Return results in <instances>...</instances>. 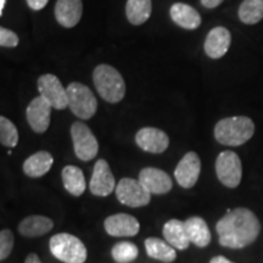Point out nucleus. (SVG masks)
<instances>
[{
    "label": "nucleus",
    "mask_w": 263,
    "mask_h": 263,
    "mask_svg": "<svg viewBox=\"0 0 263 263\" xmlns=\"http://www.w3.org/2000/svg\"><path fill=\"white\" fill-rule=\"evenodd\" d=\"M185 228L192 244L197 248H206L211 242V232H210L205 219L201 217H190L185 221Z\"/></svg>",
    "instance_id": "nucleus-22"
},
{
    "label": "nucleus",
    "mask_w": 263,
    "mask_h": 263,
    "mask_svg": "<svg viewBox=\"0 0 263 263\" xmlns=\"http://www.w3.org/2000/svg\"><path fill=\"white\" fill-rule=\"evenodd\" d=\"M5 2H6V0H0V16L3 15V11H4Z\"/></svg>",
    "instance_id": "nucleus-35"
},
{
    "label": "nucleus",
    "mask_w": 263,
    "mask_h": 263,
    "mask_svg": "<svg viewBox=\"0 0 263 263\" xmlns=\"http://www.w3.org/2000/svg\"><path fill=\"white\" fill-rule=\"evenodd\" d=\"M217 178L227 188L234 189L241 182V160L234 151H222L216 160Z\"/></svg>",
    "instance_id": "nucleus-6"
},
{
    "label": "nucleus",
    "mask_w": 263,
    "mask_h": 263,
    "mask_svg": "<svg viewBox=\"0 0 263 263\" xmlns=\"http://www.w3.org/2000/svg\"><path fill=\"white\" fill-rule=\"evenodd\" d=\"M163 238L176 250H186L190 245V239L185 228V222L179 219H170L164 223Z\"/></svg>",
    "instance_id": "nucleus-19"
},
{
    "label": "nucleus",
    "mask_w": 263,
    "mask_h": 263,
    "mask_svg": "<svg viewBox=\"0 0 263 263\" xmlns=\"http://www.w3.org/2000/svg\"><path fill=\"white\" fill-rule=\"evenodd\" d=\"M29 8L34 11H38V10L44 9V6L48 4L49 0H26Z\"/></svg>",
    "instance_id": "nucleus-31"
},
{
    "label": "nucleus",
    "mask_w": 263,
    "mask_h": 263,
    "mask_svg": "<svg viewBox=\"0 0 263 263\" xmlns=\"http://www.w3.org/2000/svg\"><path fill=\"white\" fill-rule=\"evenodd\" d=\"M255 133V123L246 116L227 117L215 127V138L227 146H240L251 139Z\"/></svg>",
    "instance_id": "nucleus-2"
},
{
    "label": "nucleus",
    "mask_w": 263,
    "mask_h": 263,
    "mask_svg": "<svg viewBox=\"0 0 263 263\" xmlns=\"http://www.w3.org/2000/svg\"><path fill=\"white\" fill-rule=\"evenodd\" d=\"M68 98V107L72 114L82 120H89L97 114L98 100L87 85L73 82L66 88Z\"/></svg>",
    "instance_id": "nucleus-5"
},
{
    "label": "nucleus",
    "mask_w": 263,
    "mask_h": 263,
    "mask_svg": "<svg viewBox=\"0 0 263 263\" xmlns=\"http://www.w3.org/2000/svg\"><path fill=\"white\" fill-rule=\"evenodd\" d=\"M18 35L5 27H0V47L15 48L18 45Z\"/></svg>",
    "instance_id": "nucleus-30"
},
{
    "label": "nucleus",
    "mask_w": 263,
    "mask_h": 263,
    "mask_svg": "<svg viewBox=\"0 0 263 263\" xmlns=\"http://www.w3.org/2000/svg\"><path fill=\"white\" fill-rule=\"evenodd\" d=\"M54 164V157L48 151H38L33 154L24 162L22 170L26 176L31 178H41L47 174Z\"/></svg>",
    "instance_id": "nucleus-21"
},
{
    "label": "nucleus",
    "mask_w": 263,
    "mask_h": 263,
    "mask_svg": "<svg viewBox=\"0 0 263 263\" xmlns=\"http://www.w3.org/2000/svg\"><path fill=\"white\" fill-rule=\"evenodd\" d=\"M224 0H201V4L207 9H215L219 6Z\"/></svg>",
    "instance_id": "nucleus-32"
},
{
    "label": "nucleus",
    "mask_w": 263,
    "mask_h": 263,
    "mask_svg": "<svg viewBox=\"0 0 263 263\" xmlns=\"http://www.w3.org/2000/svg\"><path fill=\"white\" fill-rule=\"evenodd\" d=\"M139 180L151 194L164 195L173 188L171 176L156 167H145L140 171Z\"/></svg>",
    "instance_id": "nucleus-15"
},
{
    "label": "nucleus",
    "mask_w": 263,
    "mask_h": 263,
    "mask_svg": "<svg viewBox=\"0 0 263 263\" xmlns=\"http://www.w3.org/2000/svg\"><path fill=\"white\" fill-rule=\"evenodd\" d=\"M38 90L55 110H65L68 107L67 90L57 76L43 74L38 78Z\"/></svg>",
    "instance_id": "nucleus-9"
},
{
    "label": "nucleus",
    "mask_w": 263,
    "mask_h": 263,
    "mask_svg": "<svg viewBox=\"0 0 263 263\" xmlns=\"http://www.w3.org/2000/svg\"><path fill=\"white\" fill-rule=\"evenodd\" d=\"M144 244H145L146 254L149 257L163 263H172L176 261V249L170 245L166 240L160 238H147Z\"/></svg>",
    "instance_id": "nucleus-24"
},
{
    "label": "nucleus",
    "mask_w": 263,
    "mask_h": 263,
    "mask_svg": "<svg viewBox=\"0 0 263 263\" xmlns=\"http://www.w3.org/2000/svg\"><path fill=\"white\" fill-rule=\"evenodd\" d=\"M210 263H235V262L230 261V259L224 257V256H215V257L211 258Z\"/></svg>",
    "instance_id": "nucleus-33"
},
{
    "label": "nucleus",
    "mask_w": 263,
    "mask_h": 263,
    "mask_svg": "<svg viewBox=\"0 0 263 263\" xmlns=\"http://www.w3.org/2000/svg\"><path fill=\"white\" fill-rule=\"evenodd\" d=\"M61 178L66 192L70 193L71 195L81 196L87 189L84 173L80 167L72 166V164L64 167L61 172Z\"/></svg>",
    "instance_id": "nucleus-23"
},
{
    "label": "nucleus",
    "mask_w": 263,
    "mask_h": 263,
    "mask_svg": "<svg viewBox=\"0 0 263 263\" xmlns=\"http://www.w3.org/2000/svg\"><path fill=\"white\" fill-rule=\"evenodd\" d=\"M201 173V160L194 151H189L182 157L174 170V178L184 189L195 185Z\"/></svg>",
    "instance_id": "nucleus-10"
},
{
    "label": "nucleus",
    "mask_w": 263,
    "mask_h": 263,
    "mask_svg": "<svg viewBox=\"0 0 263 263\" xmlns=\"http://www.w3.org/2000/svg\"><path fill=\"white\" fill-rule=\"evenodd\" d=\"M115 193L117 200L122 205L133 209L146 206L151 200V193L141 184L139 179L122 178L117 183Z\"/></svg>",
    "instance_id": "nucleus-8"
},
{
    "label": "nucleus",
    "mask_w": 263,
    "mask_h": 263,
    "mask_svg": "<svg viewBox=\"0 0 263 263\" xmlns=\"http://www.w3.org/2000/svg\"><path fill=\"white\" fill-rule=\"evenodd\" d=\"M116 180L107 161L99 159L94 164L93 173L89 182V190L95 196L106 197L116 189Z\"/></svg>",
    "instance_id": "nucleus-11"
},
{
    "label": "nucleus",
    "mask_w": 263,
    "mask_h": 263,
    "mask_svg": "<svg viewBox=\"0 0 263 263\" xmlns=\"http://www.w3.org/2000/svg\"><path fill=\"white\" fill-rule=\"evenodd\" d=\"M136 143L146 153L162 154L168 149L170 138L159 128L144 127L136 134Z\"/></svg>",
    "instance_id": "nucleus-13"
},
{
    "label": "nucleus",
    "mask_w": 263,
    "mask_h": 263,
    "mask_svg": "<svg viewBox=\"0 0 263 263\" xmlns=\"http://www.w3.org/2000/svg\"><path fill=\"white\" fill-rule=\"evenodd\" d=\"M52 106L43 97H37L29 103L26 110L27 122L35 133L42 134L48 130L51 120Z\"/></svg>",
    "instance_id": "nucleus-12"
},
{
    "label": "nucleus",
    "mask_w": 263,
    "mask_h": 263,
    "mask_svg": "<svg viewBox=\"0 0 263 263\" xmlns=\"http://www.w3.org/2000/svg\"><path fill=\"white\" fill-rule=\"evenodd\" d=\"M15 245L14 234L10 229H3L0 232V259L4 261L11 254Z\"/></svg>",
    "instance_id": "nucleus-29"
},
{
    "label": "nucleus",
    "mask_w": 263,
    "mask_h": 263,
    "mask_svg": "<svg viewBox=\"0 0 263 263\" xmlns=\"http://www.w3.org/2000/svg\"><path fill=\"white\" fill-rule=\"evenodd\" d=\"M71 138L76 156L81 161H91L98 155L99 144L90 128L83 122H73L71 126Z\"/></svg>",
    "instance_id": "nucleus-7"
},
{
    "label": "nucleus",
    "mask_w": 263,
    "mask_h": 263,
    "mask_svg": "<svg viewBox=\"0 0 263 263\" xmlns=\"http://www.w3.org/2000/svg\"><path fill=\"white\" fill-rule=\"evenodd\" d=\"M238 15L240 21L246 25L258 24L263 18V0H244Z\"/></svg>",
    "instance_id": "nucleus-26"
},
{
    "label": "nucleus",
    "mask_w": 263,
    "mask_h": 263,
    "mask_svg": "<svg viewBox=\"0 0 263 263\" xmlns=\"http://www.w3.org/2000/svg\"><path fill=\"white\" fill-rule=\"evenodd\" d=\"M139 255V249L136 244L129 241L116 242L111 249V256L117 263H130L136 261Z\"/></svg>",
    "instance_id": "nucleus-27"
},
{
    "label": "nucleus",
    "mask_w": 263,
    "mask_h": 263,
    "mask_svg": "<svg viewBox=\"0 0 263 263\" xmlns=\"http://www.w3.org/2000/svg\"><path fill=\"white\" fill-rule=\"evenodd\" d=\"M93 82L99 95L110 104L120 103L126 95V83L116 68L110 65H99L93 72Z\"/></svg>",
    "instance_id": "nucleus-3"
},
{
    "label": "nucleus",
    "mask_w": 263,
    "mask_h": 263,
    "mask_svg": "<svg viewBox=\"0 0 263 263\" xmlns=\"http://www.w3.org/2000/svg\"><path fill=\"white\" fill-rule=\"evenodd\" d=\"M153 12L151 0H128L126 4V15L128 21L134 26L145 24Z\"/></svg>",
    "instance_id": "nucleus-25"
},
{
    "label": "nucleus",
    "mask_w": 263,
    "mask_h": 263,
    "mask_svg": "<svg viewBox=\"0 0 263 263\" xmlns=\"http://www.w3.org/2000/svg\"><path fill=\"white\" fill-rule=\"evenodd\" d=\"M83 14L82 0H58L55 5V17L65 28L74 27Z\"/></svg>",
    "instance_id": "nucleus-17"
},
{
    "label": "nucleus",
    "mask_w": 263,
    "mask_h": 263,
    "mask_svg": "<svg viewBox=\"0 0 263 263\" xmlns=\"http://www.w3.org/2000/svg\"><path fill=\"white\" fill-rule=\"evenodd\" d=\"M49 249L54 257L64 263H84L88 257L83 241L70 233L52 235L49 241Z\"/></svg>",
    "instance_id": "nucleus-4"
},
{
    "label": "nucleus",
    "mask_w": 263,
    "mask_h": 263,
    "mask_svg": "<svg viewBox=\"0 0 263 263\" xmlns=\"http://www.w3.org/2000/svg\"><path fill=\"white\" fill-rule=\"evenodd\" d=\"M171 18L174 24L184 29H196L201 25V16L193 6L184 3H174L170 9Z\"/></svg>",
    "instance_id": "nucleus-18"
},
{
    "label": "nucleus",
    "mask_w": 263,
    "mask_h": 263,
    "mask_svg": "<svg viewBox=\"0 0 263 263\" xmlns=\"http://www.w3.org/2000/svg\"><path fill=\"white\" fill-rule=\"evenodd\" d=\"M105 232L110 236H136L140 230L139 221L128 213H116L108 216L104 222Z\"/></svg>",
    "instance_id": "nucleus-14"
},
{
    "label": "nucleus",
    "mask_w": 263,
    "mask_h": 263,
    "mask_svg": "<svg viewBox=\"0 0 263 263\" xmlns=\"http://www.w3.org/2000/svg\"><path fill=\"white\" fill-rule=\"evenodd\" d=\"M25 263H42V261L37 254H29L27 258H26Z\"/></svg>",
    "instance_id": "nucleus-34"
},
{
    "label": "nucleus",
    "mask_w": 263,
    "mask_h": 263,
    "mask_svg": "<svg viewBox=\"0 0 263 263\" xmlns=\"http://www.w3.org/2000/svg\"><path fill=\"white\" fill-rule=\"evenodd\" d=\"M232 43V35L226 27H215L207 34L205 45L206 55L211 59H221L224 57Z\"/></svg>",
    "instance_id": "nucleus-16"
},
{
    "label": "nucleus",
    "mask_w": 263,
    "mask_h": 263,
    "mask_svg": "<svg viewBox=\"0 0 263 263\" xmlns=\"http://www.w3.org/2000/svg\"><path fill=\"white\" fill-rule=\"evenodd\" d=\"M219 244L224 248L239 250L251 245L258 238L261 224L251 210L238 207L228 210L216 224Z\"/></svg>",
    "instance_id": "nucleus-1"
},
{
    "label": "nucleus",
    "mask_w": 263,
    "mask_h": 263,
    "mask_svg": "<svg viewBox=\"0 0 263 263\" xmlns=\"http://www.w3.org/2000/svg\"><path fill=\"white\" fill-rule=\"evenodd\" d=\"M0 143L6 147H15L18 143L17 128L5 116L0 117Z\"/></svg>",
    "instance_id": "nucleus-28"
},
{
    "label": "nucleus",
    "mask_w": 263,
    "mask_h": 263,
    "mask_svg": "<svg viewBox=\"0 0 263 263\" xmlns=\"http://www.w3.org/2000/svg\"><path fill=\"white\" fill-rule=\"evenodd\" d=\"M54 227L51 218L45 216L33 215L26 217L20 222L17 227L18 233L25 238H38L50 232Z\"/></svg>",
    "instance_id": "nucleus-20"
}]
</instances>
